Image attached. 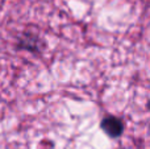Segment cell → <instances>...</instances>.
Here are the masks:
<instances>
[{
    "mask_svg": "<svg viewBox=\"0 0 150 149\" xmlns=\"http://www.w3.org/2000/svg\"><path fill=\"white\" fill-rule=\"evenodd\" d=\"M101 128L109 137H119L122 133L124 126L120 119L115 118V116H107L101 121Z\"/></svg>",
    "mask_w": 150,
    "mask_h": 149,
    "instance_id": "6da1fadb",
    "label": "cell"
}]
</instances>
